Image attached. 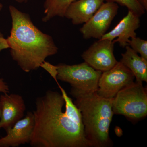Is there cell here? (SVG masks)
<instances>
[{
    "instance_id": "obj_18",
    "label": "cell",
    "mask_w": 147,
    "mask_h": 147,
    "mask_svg": "<svg viewBox=\"0 0 147 147\" xmlns=\"http://www.w3.org/2000/svg\"><path fill=\"white\" fill-rule=\"evenodd\" d=\"M40 67H42L45 71H47L50 76H52L53 79L55 80V82L59 85V83L58 82L57 76L58 75L57 67V65H54L51 64L50 63L45 61L43 63L41 64Z\"/></svg>"
},
{
    "instance_id": "obj_19",
    "label": "cell",
    "mask_w": 147,
    "mask_h": 147,
    "mask_svg": "<svg viewBox=\"0 0 147 147\" xmlns=\"http://www.w3.org/2000/svg\"><path fill=\"white\" fill-rule=\"evenodd\" d=\"M9 48V46L6 38L4 37L3 34L0 32V52L5 49Z\"/></svg>"
},
{
    "instance_id": "obj_12",
    "label": "cell",
    "mask_w": 147,
    "mask_h": 147,
    "mask_svg": "<svg viewBox=\"0 0 147 147\" xmlns=\"http://www.w3.org/2000/svg\"><path fill=\"white\" fill-rule=\"evenodd\" d=\"M104 3V0H76L69 6L64 17L70 19L73 25L85 24Z\"/></svg>"
},
{
    "instance_id": "obj_17",
    "label": "cell",
    "mask_w": 147,
    "mask_h": 147,
    "mask_svg": "<svg viewBox=\"0 0 147 147\" xmlns=\"http://www.w3.org/2000/svg\"><path fill=\"white\" fill-rule=\"evenodd\" d=\"M128 45L136 53H139L141 57L147 60V40L136 36L129 40Z\"/></svg>"
},
{
    "instance_id": "obj_6",
    "label": "cell",
    "mask_w": 147,
    "mask_h": 147,
    "mask_svg": "<svg viewBox=\"0 0 147 147\" xmlns=\"http://www.w3.org/2000/svg\"><path fill=\"white\" fill-rule=\"evenodd\" d=\"M131 70L120 61L108 71L102 72L96 93L101 97L113 98L122 89L134 82Z\"/></svg>"
},
{
    "instance_id": "obj_15",
    "label": "cell",
    "mask_w": 147,
    "mask_h": 147,
    "mask_svg": "<svg viewBox=\"0 0 147 147\" xmlns=\"http://www.w3.org/2000/svg\"><path fill=\"white\" fill-rule=\"evenodd\" d=\"M58 86L61 90L62 95L64 100L65 108L64 113L66 115L75 123L84 127L82 114L80 110L75 104L73 103L71 98L69 97L65 91L60 84L58 85Z\"/></svg>"
},
{
    "instance_id": "obj_16",
    "label": "cell",
    "mask_w": 147,
    "mask_h": 147,
    "mask_svg": "<svg viewBox=\"0 0 147 147\" xmlns=\"http://www.w3.org/2000/svg\"><path fill=\"white\" fill-rule=\"evenodd\" d=\"M106 2L115 3L122 6L126 7L128 10L133 13L142 16L145 13V9L137 0H104Z\"/></svg>"
},
{
    "instance_id": "obj_20",
    "label": "cell",
    "mask_w": 147,
    "mask_h": 147,
    "mask_svg": "<svg viewBox=\"0 0 147 147\" xmlns=\"http://www.w3.org/2000/svg\"><path fill=\"white\" fill-rule=\"evenodd\" d=\"M0 92L3 94L9 93V88L3 79L0 78Z\"/></svg>"
},
{
    "instance_id": "obj_23",
    "label": "cell",
    "mask_w": 147,
    "mask_h": 147,
    "mask_svg": "<svg viewBox=\"0 0 147 147\" xmlns=\"http://www.w3.org/2000/svg\"><path fill=\"white\" fill-rule=\"evenodd\" d=\"M3 8V5L1 3H0V11L2 10Z\"/></svg>"
},
{
    "instance_id": "obj_22",
    "label": "cell",
    "mask_w": 147,
    "mask_h": 147,
    "mask_svg": "<svg viewBox=\"0 0 147 147\" xmlns=\"http://www.w3.org/2000/svg\"><path fill=\"white\" fill-rule=\"evenodd\" d=\"M29 1H30V0H15L16 2L19 3H26Z\"/></svg>"
},
{
    "instance_id": "obj_1",
    "label": "cell",
    "mask_w": 147,
    "mask_h": 147,
    "mask_svg": "<svg viewBox=\"0 0 147 147\" xmlns=\"http://www.w3.org/2000/svg\"><path fill=\"white\" fill-rule=\"evenodd\" d=\"M61 94L47 91L37 98L33 111L34 127L30 143L33 147H92L84 127L77 124L63 112Z\"/></svg>"
},
{
    "instance_id": "obj_8",
    "label": "cell",
    "mask_w": 147,
    "mask_h": 147,
    "mask_svg": "<svg viewBox=\"0 0 147 147\" xmlns=\"http://www.w3.org/2000/svg\"><path fill=\"white\" fill-rule=\"evenodd\" d=\"M115 43L108 39L99 40L84 51L82 58L96 70L108 71L118 62L114 54Z\"/></svg>"
},
{
    "instance_id": "obj_11",
    "label": "cell",
    "mask_w": 147,
    "mask_h": 147,
    "mask_svg": "<svg viewBox=\"0 0 147 147\" xmlns=\"http://www.w3.org/2000/svg\"><path fill=\"white\" fill-rule=\"evenodd\" d=\"M140 17L128 10L126 16L100 40L108 39L115 43L118 42L120 47L124 48L128 45V42L130 38L137 36L135 31L140 27Z\"/></svg>"
},
{
    "instance_id": "obj_24",
    "label": "cell",
    "mask_w": 147,
    "mask_h": 147,
    "mask_svg": "<svg viewBox=\"0 0 147 147\" xmlns=\"http://www.w3.org/2000/svg\"><path fill=\"white\" fill-rule=\"evenodd\" d=\"M1 104L0 103V119H1Z\"/></svg>"
},
{
    "instance_id": "obj_2",
    "label": "cell",
    "mask_w": 147,
    "mask_h": 147,
    "mask_svg": "<svg viewBox=\"0 0 147 147\" xmlns=\"http://www.w3.org/2000/svg\"><path fill=\"white\" fill-rule=\"evenodd\" d=\"M9 9L12 26L6 39L11 58L24 72L37 70L59 49L52 37L36 26L29 14L13 5Z\"/></svg>"
},
{
    "instance_id": "obj_7",
    "label": "cell",
    "mask_w": 147,
    "mask_h": 147,
    "mask_svg": "<svg viewBox=\"0 0 147 147\" xmlns=\"http://www.w3.org/2000/svg\"><path fill=\"white\" fill-rule=\"evenodd\" d=\"M119 6L115 3H104L89 20L80 29L83 38L100 40L106 33L115 16Z\"/></svg>"
},
{
    "instance_id": "obj_3",
    "label": "cell",
    "mask_w": 147,
    "mask_h": 147,
    "mask_svg": "<svg viewBox=\"0 0 147 147\" xmlns=\"http://www.w3.org/2000/svg\"><path fill=\"white\" fill-rule=\"evenodd\" d=\"M70 94L82 114L84 132L93 147L110 146L113 142L109 129L114 113L113 98L101 97L96 92H86L71 88Z\"/></svg>"
},
{
    "instance_id": "obj_5",
    "label": "cell",
    "mask_w": 147,
    "mask_h": 147,
    "mask_svg": "<svg viewBox=\"0 0 147 147\" xmlns=\"http://www.w3.org/2000/svg\"><path fill=\"white\" fill-rule=\"evenodd\" d=\"M57 80L67 82L71 88L86 92H96L102 71L96 70L86 62L74 65L60 63Z\"/></svg>"
},
{
    "instance_id": "obj_14",
    "label": "cell",
    "mask_w": 147,
    "mask_h": 147,
    "mask_svg": "<svg viewBox=\"0 0 147 147\" xmlns=\"http://www.w3.org/2000/svg\"><path fill=\"white\" fill-rule=\"evenodd\" d=\"M76 0H45L42 21L48 22L56 16L64 17L66 11Z\"/></svg>"
},
{
    "instance_id": "obj_13",
    "label": "cell",
    "mask_w": 147,
    "mask_h": 147,
    "mask_svg": "<svg viewBox=\"0 0 147 147\" xmlns=\"http://www.w3.org/2000/svg\"><path fill=\"white\" fill-rule=\"evenodd\" d=\"M122 54L120 62L128 67L134 74L136 82H147V60L139 56L130 46Z\"/></svg>"
},
{
    "instance_id": "obj_4",
    "label": "cell",
    "mask_w": 147,
    "mask_h": 147,
    "mask_svg": "<svg viewBox=\"0 0 147 147\" xmlns=\"http://www.w3.org/2000/svg\"><path fill=\"white\" fill-rule=\"evenodd\" d=\"M114 114L139 120L147 115V91L142 83L133 82L122 89L113 98Z\"/></svg>"
},
{
    "instance_id": "obj_10",
    "label": "cell",
    "mask_w": 147,
    "mask_h": 147,
    "mask_svg": "<svg viewBox=\"0 0 147 147\" xmlns=\"http://www.w3.org/2000/svg\"><path fill=\"white\" fill-rule=\"evenodd\" d=\"M33 113L28 112L6 131L5 137L0 138V147H17L29 144L34 127Z\"/></svg>"
},
{
    "instance_id": "obj_21",
    "label": "cell",
    "mask_w": 147,
    "mask_h": 147,
    "mask_svg": "<svg viewBox=\"0 0 147 147\" xmlns=\"http://www.w3.org/2000/svg\"><path fill=\"white\" fill-rule=\"evenodd\" d=\"M145 10H147V0H137Z\"/></svg>"
},
{
    "instance_id": "obj_9",
    "label": "cell",
    "mask_w": 147,
    "mask_h": 147,
    "mask_svg": "<svg viewBox=\"0 0 147 147\" xmlns=\"http://www.w3.org/2000/svg\"><path fill=\"white\" fill-rule=\"evenodd\" d=\"M1 114L0 128L8 131L24 115L26 106L24 98L16 94H4L0 96Z\"/></svg>"
}]
</instances>
